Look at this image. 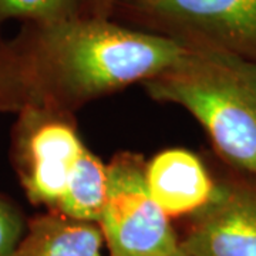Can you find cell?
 Here are the masks:
<instances>
[{
  "mask_svg": "<svg viewBox=\"0 0 256 256\" xmlns=\"http://www.w3.org/2000/svg\"><path fill=\"white\" fill-rule=\"evenodd\" d=\"M26 230L22 212L0 195V256H10Z\"/></svg>",
  "mask_w": 256,
  "mask_h": 256,
  "instance_id": "obj_12",
  "label": "cell"
},
{
  "mask_svg": "<svg viewBox=\"0 0 256 256\" xmlns=\"http://www.w3.org/2000/svg\"><path fill=\"white\" fill-rule=\"evenodd\" d=\"M122 2L126 0H86L80 14L94 18H111L116 8Z\"/></svg>",
  "mask_w": 256,
  "mask_h": 256,
  "instance_id": "obj_13",
  "label": "cell"
},
{
  "mask_svg": "<svg viewBox=\"0 0 256 256\" xmlns=\"http://www.w3.org/2000/svg\"><path fill=\"white\" fill-rule=\"evenodd\" d=\"M172 256H194V255L188 254V252H185V250H182V249L180 248V249H178V252H176V254H175V255H172Z\"/></svg>",
  "mask_w": 256,
  "mask_h": 256,
  "instance_id": "obj_14",
  "label": "cell"
},
{
  "mask_svg": "<svg viewBox=\"0 0 256 256\" xmlns=\"http://www.w3.org/2000/svg\"><path fill=\"white\" fill-rule=\"evenodd\" d=\"M180 248L194 256H256V180L216 185Z\"/></svg>",
  "mask_w": 256,
  "mask_h": 256,
  "instance_id": "obj_6",
  "label": "cell"
},
{
  "mask_svg": "<svg viewBox=\"0 0 256 256\" xmlns=\"http://www.w3.org/2000/svg\"><path fill=\"white\" fill-rule=\"evenodd\" d=\"M28 102V86L13 42L4 40L0 34V114H18Z\"/></svg>",
  "mask_w": 256,
  "mask_h": 256,
  "instance_id": "obj_11",
  "label": "cell"
},
{
  "mask_svg": "<svg viewBox=\"0 0 256 256\" xmlns=\"http://www.w3.org/2000/svg\"><path fill=\"white\" fill-rule=\"evenodd\" d=\"M146 182L168 218L195 215L210 204L218 185L201 160L182 148L165 150L146 164Z\"/></svg>",
  "mask_w": 256,
  "mask_h": 256,
  "instance_id": "obj_7",
  "label": "cell"
},
{
  "mask_svg": "<svg viewBox=\"0 0 256 256\" xmlns=\"http://www.w3.org/2000/svg\"><path fill=\"white\" fill-rule=\"evenodd\" d=\"M107 194V166L86 146L74 165L56 210L67 218L97 224Z\"/></svg>",
  "mask_w": 256,
  "mask_h": 256,
  "instance_id": "obj_9",
  "label": "cell"
},
{
  "mask_svg": "<svg viewBox=\"0 0 256 256\" xmlns=\"http://www.w3.org/2000/svg\"><path fill=\"white\" fill-rule=\"evenodd\" d=\"M104 238L97 224L57 212L34 216L10 256H102Z\"/></svg>",
  "mask_w": 256,
  "mask_h": 256,
  "instance_id": "obj_8",
  "label": "cell"
},
{
  "mask_svg": "<svg viewBox=\"0 0 256 256\" xmlns=\"http://www.w3.org/2000/svg\"><path fill=\"white\" fill-rule=\"evenodd\" d=\"M116 12L137 28L256 62V0H126Z\"/></svg>",
  "mask_w": 256,
  "mask_h": 256,
  "instance_id": "obj_3",
  "label": "cell"
},
{
  "mask_svg": "<svg viewBox=\"0 0 256 256\" xmlns=\"http://www.w3.org/2000/svg\"><path fill=\"white\" fill-rule=\"evenodd\" d=\"M13 161L28 201L56 210L84 150L67 114L28 104L18 114Z\"/></svg>",
  "mask_w": 256,
  "mask_h": 256,
  "instance_id": "obj_5",
  "label": "cell"
},
{
  "mask_svg": "<svg viewBox=\"0 0 256 256\" xmlns=\"http://www.w3.org/2000/svg\"><path fill=\"white\" fill-rule=\"evenodd\" d=\"M30 102L70 116L88 101L144 82L176 63L186 43L76 14L26 24L12 40Z\"/></svg>",
  "mask_w": 256,
  "mask_h": 256,
  "instance_id": "obj_1",
  "label": "cell"
},
{
  "mask_svg": "<svg viewBox=\"0 0 256 256\" xmlns=\"http://www.w3.org/2000/svg\"><path fill=\"white\" fill-rule=\"evenodd\" d=\"M86 0H0V23L20 20L24 24L46 23L80 14Z\"/></svg>",
  "mask_w": 256,
  "mask_h": 256,
  "instance_id": "obj_10",
  "label": "cell"
},
{
  "mask_svg": "<svg viewBox=\"0 0 256 256\" xmlns=\"http://www.w3.org/2000/svg\"><path fill=\"white\" fill-rule=\"evenodd\" d=\"M108 256H172L180 238L146 188L141 156L122 152L107 165V194L97 222Z\"/></svg>",
  "mask_w": 256,
  "mask_h": 256,
  "instance_id": "obj_4",
  "label": "cell"
},
{
  "mask_svg": "<svg viewBox=\"0 0 256 256\" xmlns=\"http://www.w3.org/2000/svg\"><path fill=\"white\" fill-rule=\"evenodd\" d=\"M156 101L190 111L216 152L256 180V62L202 43L142 82Z\"/></svg>",
  "mask_w": 256,
  "mask_h": 256,
  "instance_id": "obj_2",
  "label": "cell"
}]
</instances>
